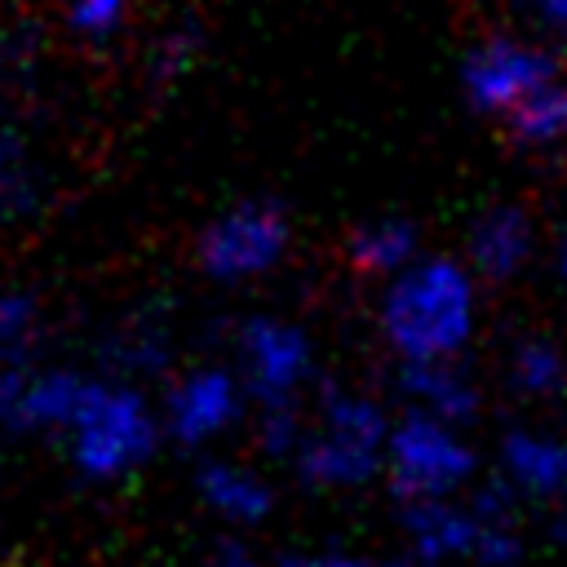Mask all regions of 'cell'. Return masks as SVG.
I'll return each instance as SVG.
<instances>
[{"label": "cell", "mask_w": 567, "mask_h": 567, "mask_svg": "<svg viewBox=\"0 0 567 567\" xmlns=\"http://www.w3.org/2000/svg\"><path fill=\"white\" fill-rule=\"evenodd\" d=\"M284 567H359V563H341V558H288Z\"/></svg>", "instance_id": "obj_23"}, {"label": "cell", "mask_w": 567, "mask_h": 567, "mask_svg": "<svg viewBox=\"0 0 567 567\" xmlns=\"http://www.w3.org/2000/svg\"><path fill=\"white\" fill-rule=\"evenodd\" d=\"M346 252H350L354 270L394 279V275H403L421 257V239H416V226L412 221H403V217H377V221H363L350 235Z\"/></svg>", "instance_id": "obj_11"}, {"label": "cell", "mask_w": 567, "mask_h": 567, "mask_svg": "<svg viewBox=\"0 0 567 567\" xmlns=\"http://www.w3.org/2000/svg\"><path fill=\"white\" fill-rule=\"evenodd\" d=\"M403 390L421 416H434L443 425L470 421L478 412V394L456 363H412L403 368Z\"/></svg>", "instance_id": "obj_10"}, {"label": "cell", "mask_w": 567, "mask_h": 567, "mask_svg": "<svg viewBox=\"0 0 567 567\" xmlns=\"http://www.w3.org/2000/svg\"><path fill=\"white\" fill-rule=\"evenodd\" d=\"M199 492H204V501L213 505V509H221V514H230V518H261L266 509H270V492H266V483H257L248 470H239V465H204L199 470Z\"/></svg>", "instance_id": "obj_15"}, {"label": "cell", "mask_w": 567, "mask_h": 567, "mask_svg": "<svg viewBox=\"0 0 567 567\" xmlns=\"http://www.w3.org/2000/svg\"><path fill=\"white\" fill-rule=\"evenodd\" d=\"M288 252V217L270 199H248L217 213L195 244V257L217 284H248L275 270Z\"/></svg>", "instance_id": "obj_4"}, {"label": "cell", "mask_w": 567, "mask_h": 567, "mask_svg": "<svg viewBox=\"0 0 567 567\" xmlns=\"http://www.w3.org/2000/svg\"><path fill=\"white\" fill-rule=\"evenodd\" d=\"M71 452L84 474H120L151 456L155 447V421L146 403L124 385L89 381V394L71 421Z\"/></svg>", "instance_id": "obj_2"}, {"label": "cell", "mask_w": 567, "mask_h": 567, "mask_svg": "<svg viewBox=\"0 0 567 567\" xmlns=\"http://www.w3.org/2000/svg\"><path fill=\"white\" fill-rule=\"evenodd\" d=\"M536 252V226L518 204H492L470 226V270L483 279H514Z\"/></svg>", "instance_id": "obj_9"}, {"label": "cell", "mask_w": 567, "mask_h": 567, "mask_svg": "<svg viewBox=\"0 0 567 567\" xmlns=\"http://www.w3.org/2000/svg\"><path fill=\"white\" fill-rule=\"evenodd\" d=\"M128 4L133 0H66V22L89 35V40H102L111 35L124 18H128Z\"/></svg>", "instance_id": "obj_19"}, {"label": "cell", "mask_w": 567, "mask_h": 567, "mask_svg": "<svg viewBox=\"0 0 567 567\" xmlns=\"http://www.w3.org/2000/svg\"><path fill=\"white\" fill-rule=\"evenodd\" d=\"M505 470L532 487V492H563L567 487V447L549 434H532V430H514L505 434Z\"/></svg>", "instance_id": "obj_14"}, {"label": "cell", "mask_w": 567, "mask_h": 567, "mask_svg": "<svg viewBox=\"0 0 567 567\" xmlns=\"http://www.w3.org/2000/svg\"><path fill=\"white\" fill-rule=\"evenodd\" d=\"M89 394V377L80 372H66V368H49V372H35L22 403H18V421L22 430H71L80 403Z\"/></svg>", "instance_id": "obj_12"}, {"label": "cell", "mask_w": 567, "mask_h": 567, "mask_svg": "<svg viewBox=\"0 0 567 567\" xmlns=\"http://www.w3.org/2000/svg\"><path fill=\"white\" fill-rule=\"evenodd\" d=\"M31 368H27V359H4L0 354V425H13L18 421V403H22V394H27V385H31Z\"/></svg>", "instance_id": "obj_20"}, {"label": "cell", "mask_w": 567, "mask_h": 567, "mask_svg": "<svg viewBox=\"0 0 567 567\" xmlns=\"http://www.w3.org/2000/svg\"><path fill=\"white\" fill-rule=\"evenodd\" d=\"M478 323L474 270L456 257H416L403 275L385 279L381 332L390 350L412 363H452Z\"/></svg>", "instance_id": "obj_1"}, {"label": "cell", "mask_w": 567, "mask_h": 567, "mask_svg": "<svg viewBox=\"0 0 567 567\" xmlns=\"http://www.w3.org/2000/svg\"><path fill=\"white\" fill-rule=\"evenodd\" d=\"M554 270H558V279L567 284V235H563L558 248H554Z\"/></svg>", "instance_id": "obj_24"}, {"label": "cell", "mask_w": 567, "mask_h": 567, "mask_svg": "<svg viewBox=\"0 0 567 567\" xmlns=\"http://www.w3.org/2000/svg\"><path fill=\"white\" fill-rule=\"evenodd\" d=\"M239 372L244 385L266 403V408H288L301 381L310 377V341L297 323L284 319H248L239 328Z\"/></svg>", "instance_id": "obj_7"}, {"label": "cell", "mask_w": 567, "mask_h": 567, "mask_svg": "<svg viewBox=\"0 0 567 567\" xmlns=\"http://www.w3.org/2000/svg\"><path fill=\"white\" fill-rule=\"evenodd\" d=\"M549 80H558L554 58L518 35H492L470 49L461 66V89L474 111L509 120L523 102H532Z\"/></svg>", "instance_id": "obj_5"}, {"label": "cell", "mask_w": 567, "mask_h": 567, "mask_svg": "<svg viewBox=\"0 0 567 567\" xmlns=\"http://www.w3.org/2000/svg\"><path fill=\"white\" fill-rule=\"evenodd\" d=\"M35 297L31 292H0V354L4 359H27L31 341H35Z\"/></svg>", "instance_id": "obj_18"}, {"label": "cell", "mask_w": 567, "mask_h": 567, "mask_svg": "<svg viewBox=\"0 0 567 567\" xmlns=\"http://www.w3.org/2000/svg\"><path fill=\"white\" fill-rule=\"evenodd\" d=\"M164 412L182 443H204L239 416V381L226 368H195L168 390Z\"/></svg>", "instance_id": "obj_8"}, {"label": "cell", "mask_w": 567, "mask_h": 567, "mask_svg": "<svg viewBox=\"0 0 567 567\" xmlns=\"http://www.w3.org/2000/svg\"><path fill=\"white\" fill-rule=\"evenodd\" d=\"M390 430L377 403L328 390L323 394V421L315 434L301 439L297 465L310 483H359L377 470V456L385 447Z\"/></svg>", "instance_id": "obj_3"}, {"label": "cell", "mask_w": 567, "mask_h": 567, "mask_svg": "<svg viewBox=\"0 0 567 567\" xmlns=\"http://www.w3.org/2000/svg\"><path fill=\"white\" fill-rule=\"evenodd\" d=\"M509 133L523 146H558L567 142V75L549 80L532 102L509 115Z\"/></svg>", "instance_id": "obj_16"}, {"label": "cell", "mask_w": 567, "mask_h": 567, "mask_svg": "<svg viewBox=\"0 0 567 567\" xmlns=\"http://www.w3.org/2000/svg\"><path fill=\"white\" fill-rule=\"evenodd\" d=\"M532 4H536V13H540L549 27L567 31V0H532Z\"/></svg>", "instance_id": "obj_21"}, {"label": "cell", "mask_w": 567, "mask_h": 567, "mask_svg": "<svg viewBox=\"0 0 567 567\" xmlns=\"http://www.w3.org/2000/svg\"><path fill=\"white\" fill-rule=\"evenodd\" d=\"M567 368H563V354L554 341L545 337H527L514 346L509 354V381L523 390V394H554L563 385Z\"/></svg>", "instance_id": "obj_17"}, {"label": "cell", "mask_w": 567, "mask_h": 567, "mask_svg": "<svg viewBox=\"0 0 567 567\" xmlns=\"http://www.w3.org/2000/svg\"><path fill=\"white\" fill-rule=\"evenodd\" d=\"M403 523L416 536V549L425 558H443V554H465L478 540V518L447 505V501H408L403 505Z\"/></svg>", "instance_id": "obj_13"}, {"label": "cell", "mask_w": 567, "mask_h": 567, "mask_svg": "<svg viewBox=\"0 0 567 567\" xmlns=\"http://www.w3.org/2000/svg\"><path fill=\"white\" fill-rule=\"evenodd\" d=\"M385 456H390L394 492L403 496V505L408 501H443V492H452L474 470V452L456 439V430L434 416H421V412L403 416L390 430Z\"/></svg>", "instance_id": "obj_6"}, {"label": "cell", "mask_w": 567, "mask_h": 567, "mask_svg": "<svg viewBox=\"0 0 567 567\" xmlns=\"http://www.w3.org/2000/svg\"><path fill=\"white\" fill-rule=\"evenodd\" d=\"M217 563H221V567H252V554H248L244 545H235V540H221Z\"/></svg>", "instance_id": "obj_22"}]
</instances>
